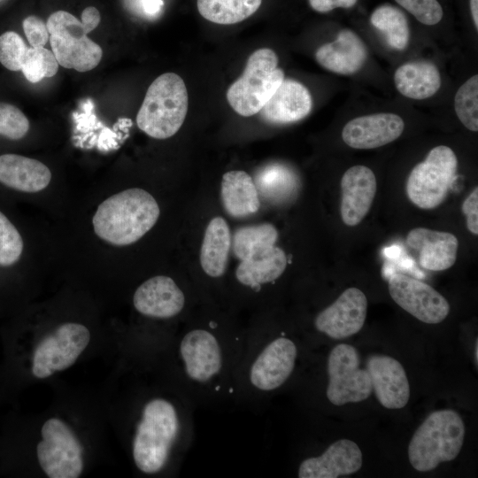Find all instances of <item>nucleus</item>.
<instances>
[{
    "label": "nucleus",
    "mask_w": 478,
    "mask_h": 478,
    "mask_svg": "<svg viewBox=\"0 0 478 478\" xmlns=\"http://www.w3.org/2000/svg\"><path fill=\"white\" fill-rule=\"evenodd\" d=\"M245 328L227 318L189 320L166 349L169 377L195 406L232 403Z\"/></svg>",
    "instance_id": "f257e3e1"
},
{
    "label": "nucleus",
    "mask_w": 478,
    "mask_h": 478,
    "mask_svg": "<svg viewBox=\"0 0 478 478\" xmlns=\"http://www.w3.org/2000/svg\"><path fill=\"white\" fill-rule=\"evenodd\" d=\"M195 408L176 384L142 402L131 438L132 459L141 474H161L181 464L194 440Z\"/></svg>",
    "instance_id": "f03ea898"
},
{
    "label": "nucleus",
    "mask_w": 478,
    "mask_h": 478,
    "mask_svg": "<svg viewBox=\"0 0 478 478\" xmlns=\"http://www.w3.org/2000/svg\"><path fill=\"white\" fill-rule=\"evenodd\" d=\"M298 358L299 347L295 339L262 317L258 318L245 328L232 403L260 408L291 380Z\"/></svg>",
    "instance_id": "7ed1b4c3"
},
{
    "label": "nucleus",
    "mask_w": 478,
    "mask_h": 478,
    "mask_svg": "<svg viewBox=\"0 0 478 478\" xmlns=\"http://www.w3.org/2000/svg\"><path fill=\"white\" fill-rule=\"evenodd\" d=\"M160 210L156 199L139 188L114 194L97 207L92 220L95 234L116 246L132 244L156 224Z\"/></svg>",
    "instance_id": "20e7f679"
},
{
    "label": "nucleus",
    "mask_w": 478,
    "mask_h": 478,
    "mask_svg": "<svg viewBox=\"0 0 478 478\" xmlns=\"http://www.w3.org/2000/svg\"><path fill=\"white\" fill-rule=\"evenodd\" d=\"M464 436L465 425L456 411L433 412L411 438L409 461L417 471H431L440 463L456 459L463 445Z\"/></svg>",
    "instance_id": "39448f33"
},
{
    "label": "nucleus",
    "mask_w": 478,
    "mask_h": 478,
    "mask_svg": "<svg viewBox=\"0 0 478 478\" xmlns=\"http://www.w3.org/2000/svg\"><path fill=\"white\" fill-rule=\"evenodd\" d=\"M188 106L189 96L183 80L174 73H163L148 88L136 124L152 138H169L182 126Z\"/></svg>",
    "instance_id": "423d86ee"
},
{
    "label": "nucleus",
    "mask_w": 478,
    "mask_h": 478,
    "mask_svg": "<svg viewBox=\"0 0 478 478\" xmlns=\"http://www.w3.org/2000/svg\"><path fill=\"white\" fill-rule=\"evenodd\" d=\"M277 66L278 57L269 48L251 53L243 74L227 91V100L236 113L250 117L260 112L284 80Z\"/></svg>",
    "instance_id": "0eeeda50"
},
{
    "label": "nucleus",
    "mask_w": 478,
    "mask_h": 478,
    "mask_svg": "<svg viewBox=\"0 0 478 478\" xmlns=\"http://www.w3.org/2000/svg\"><path fill=\"white\" fill-rule=\"evenodd\" d=\"M49 41L58 64L84 73L96 67L103 57L101 47L92 41L80 19L66 11H57L46 22Z\"/></svg>",
    "instance_id": "6e6552de"
},
{
    "label": "nucleus",
    "mask_w": 478,
    "mask_h": 478,
    "mask_svg": "<svg viewBox=\"0 0 478 478\" xmlns=\"http://www.w3.org/2000/svg\"><path fill=\"white\" fill-rule=\"evenodd\" d=\"M36 446L40 467L50 478H77L84 468L83 446L71 427L63 420L48 419L41 428Z\"/></svg>",
    "instance_id": "1a4fd4ad"
},
{
    "label": "nucleus",
    "mask_w": 478,
    "mask_h": 478,
    "mask_svg": "<svg viewBox=\"0 0 478 478\" xmlns=\"http://www.w3.org/2000/svg\"><path fill=\"white\" fill-rule=\"evenodd\" d=\"M458 159L448 146L433 148L426 159L409 174L406 192L409 199L421 209H433L445 199L455 177Z\"/></svg>",
    "instance_id": "9d476101"
},
{
    "label": "nucleus",
    "mask_w": 478,
    "mask_h": 478,
    "mask_svg": "<svg viewBox=\"0 0 478 478\" xmlns=\"http://www.w3.org/2000/svg\"><path fill=\"white\" fill-rule=\"evenodd\" d=\"M90 342L89 328L78 322H65L45 335L32 357V373L46 379L72 366Z\"/></svg>",
    "instance_id": "9b49d317"
},
{
    "label": "nucleus",
    "mask_w": 478,
    "mask_h": 478,
    "mask_svg": "<svg viewBox=\"0 0 478 478\" xmlns=\"http://www.w3.org/2000/svg\"><path fill=\"white\" fill-rule=\"evenodd\" d=\"M327 374L326 397L334 405L361 402L372 393L369 374L359 367L358 353L350 344L340 343L330 351Z\"/></svg>",
    "instance_id": "f8f14e48"
},
{
    "label": "nucleus",
    "mask_w": 478,
    "mask_h": 478,
    "mask_svg": "<svg viewBox=\"0 0 478 478\" xmlns=\"http://www.w3.org/2000/svg\"><path fill=\"white\" fill-rule=\"evenodd\" d=\"M132 303L140 315L150 320L169 321L184 314L189 300L174 279L155 275L136 288Z\"/></svg>",
    "instance_id": "ddd939ff"
},
{
    "label": "nucleus",
    "mask_w": 478,
    "mask_h": 478,
    "mask_svg": "<svg viewBox=\"0 0 478 478\" xmlns=\"http://www.w3.org/2000/svg\"><path fill=\"white\" fill-rule=\"evenodd\" d=\"M389 292L397 305L424 323H440L449 314L450 305L443 296L406 274H393L389 280Z\"/></svg>",
    "instance_id": "4468645a"
},
{
    "label": "nucleus",
    "mask_w": 478,
    "mask_h": 478,
    "mask_svg": "<svg viewBox=\"0 0 478 478\" xmlns=\"http://www.w3.org/2000/svg\"><path fill=\"white\" fill-rule=\"evenodd\" d=\"M366 312V295L358 288H349L315 316L313 327L332 339H343L362 328Z\"/></svg>",
    "instance_id": "2eb2a0df"
},
{
    "label": "nucleus",
    "mask_w": 478,
    "mask_h": 478,
    "mask_svg": "<svg viewBox=\"0 0 478 478\" xmlns=\"http://www.w3.org/2000/svg\"><path fill=\"white\" fill-rule=\"evenodd\" d=\"M362 466V452L356 443L340 439L321 454L302 459L297 467L299 478H336L358 472Z\"/></svg>",
    "instance_id": "dca6fc26"
},
{
    "label": "nucleus",
    "mask_w": 478,
    "mask_h": 478,
    "mask_svg": "<svg viewBox=\"0 0 478 478\" xmlns=\"http://www.w3.org/2000/svg\"><path fill=\"white\" fill-rule=\"evenodd\" d=\"M404 128L405 123L400 116L375 113L357 117L347 122L343 128L342 138L354 149H374L397 140Z\"/></svg>",
    "instance_id": "f3484780"
},
{
    "label": "nucleus",
    "mask_w": 478,
    "mask_h": 478,
    "mask_svg": "<svg viewBox=\"0 0 478 478\" xmlns=\"http://www.w3.org/2000/svg\"><path fill=\"white\" fill-rule=\"evenodd\" d=\"M372 389L380 404L388 409H401L410 398V386L399 361L386 355H372L366 362Z\"/></svg>",
    "instance_id": "a211bd4d"
},
{
    "label": "nucleus",
    "mask_w": 478,
    "mask_h": 478,
    "mask_svg": "<svg viewBox=\"0 0 478 478\" xmlns=\"http://www.w3.org/2000/svg\"><path fill=\"white\" fill-rule=\"evenodd\" d=\"M340 213L343 223L354 227L368 213L376 193V178L365 166H354L341 180Z\"/></svg>",
    "instance_id": "6ab92c4d"
},
{
    "label": "nucleus",
    "mask_w": 478,
    "mask_h": 478,
    "mask_svg": "<svg viewBox=\"0 0 478 478\" xmlns=\"http://www.w3.org/2000/svg\"><path fill=\"white\" fill-rule=\"evenodd\" d=\"M406 243L418 252L420 265L428 270L449 269L457 258L459 240L449 232L416 227L409 231Z\"/></svg>",
    "instance_id": "aec40b11"
},
{
    "label": "nucleus",
    "mask_w": 478,
    "mask_h": 478,
    "mask_svg": "<svg viewBox=\"0 0 478 478\" xmlns=\"http://www.w3.org/2000/svg\"><path fill=\"white\" fill-rule=\"evenodd\" d=\"M317 62L333 73L351 75L359 71L367 58V49L352 30L343 28L331 42L321 45L315 53Z\"/></svg>",
    "instance_id": "412c9836"
},
{
    "label": "nucleus",
    "mask_w": 478,
    "mask_h": 478,
    "mask_svg": "<svg viewBox=\"0 0 478 478\" xmlns=\"http://www.w3.org/2000/svg\"><path fill=\"white\" fill-rule=\"evenodd\" d=\"M312 107V96L302 83L283 80L259 113L271 124H289L305 118Z\"/></svg>",
    "instance_id": "4be33fe9"
},
{
    "label": "nucleus",
    "mask_w": 478,
    "mask_h": 478,
    "mask_svg": "<svg viewBox=\"0 0 478 478\" xmlns=\"http://www.w3.org/2000/svg\"><path fill=\"white\" fill-rule=\"evenodd\" d=\"M51 173L41 161L17 154L0 156V182L12 189L36 193L48 187Z\"/></svg>",
    "instance_id": "5701e85b"
},
{
    "label": "nucleus",
    "mask_w": 478,
    "mask_h": 478,
    "mask_svg": "<svg viewBox=\"0 0 478 478\" xmlns=\"http://www.w3.org/2000/svg\"><path fill=\"white\" fill-rule=\"evenodd\" d=\"M287 267V257L282 249L275 246L266 256L258 259L241 260L235 272L239 286L254 294L276 281Z\"/></svg>",
    "instance_id": "b1692460"
},
{
    "label": "nucleus",
    "mask_w": 478,
    "mask_h": 478,
    "mask_svg": "<svg viewBox=\"0 0 478 478\" xmlns=\"http://www.w3.org/2000/svg\"><path fill=\"white\" fill-rule=\"evenodd\" d=\"M231 243L227 221L213 218L206 227L200 250V265L208 277L220 279L225 274Z\"/></svg>",
    "instance_id": "393cba45"
},
{
    "label": "nucleus",
    "mask_w": 478,
    "mask_h": 478,
    "mask_svg": "<svg viewBox=\"0 0 478 478\" xmlns=\"http://www.w3.org/2000/svg\"><path fill=\"white\" fill-rule=\"evenodd\" d=\"M220 195L226 212L242 218L257 212L260 206L256 185L244 171H229L223 174Z\"/></svg>",
    "instance_id": "a878e982"
},
{
    "label": "nucleus",
    "mask_w": 478,
    "mask_h": 478,
    "mask_svg": "<svg viewBox=\"0 0 478 478\" xmlns=\"http://www.w3.org/2000/svg\"><path fill=\"white\" fill-rule=\"evenodd\" d=\"M394 82L404 96L421 100L438 91L441 76L436 65L427 60H417L399 66L395 72Z\"/></svg>",
    "instance_id": "bb28decb"
},
{
    "label": "nucleus",
    "mask_w": 478,
    "mask_h": 478,
    "mask_svg": "<svg viewBox=\"0 0 478 478\" xmlns=\"http://www.w3.org/2000/svg\"><path fill=\"white\" fill-rule=\"evenodd\" d=\"M277 239L278 231L273 224L242 227L234 234L233 251L240 260L258 259L274 250Z\"/></svg>",
    "instance_id": "cd10ccee"
},
{
    "label": "nucleus",
    "mask_w": 478,
    "mask_h": 478,
    "mask_svg": "<svg viewBox=\"0 0 478 478\" xmlns=\"http://www.w3.org/2000/svg\"><path fill=\"white\" fill-rule=\"evenodd\" d=\"M371 25L386 38L388 44L396 50H404L410 39V27L404 11L393 4H384L376 7L369 18Z\"/></svg>",
    "instance_id": "c85d7f7f"
},
{
    "label": "nucleus",
    "mask_w": 478,
    "mask_h": 478,
    "mask_svg": "<svg viewBox=\"0 0 478 478\" xmlns=\"http://www.w3.org/2000/svg\"><path fill=\"white\" fill-rule=\"evenodd\" d=\"M262 0H197L199 13L205 19L220 25L241 22L260 7Z\"/></svg>",
    "instance_id": "c756f323"
},
{
    "label": "nucleus",
    "mask_w": 478,
    "mask_h": 478,
    "mask_svg": "<svg viewBox=\"0 0 478 478\" xmlns=\"http://www.w3.org/2000/svg\"><path fill=\"white\" fill-rule=\"evenodd\" d=\"M253 181L259 197L274 201L289 192L293 175L287 167L271 164L260 168Z\"/></svg>",
    "instance_id": "7c9ffc66"
},
{
    "label": "nucleus",
    "mask_w": 478,
    "mask_h": 478,
    "mask_svg": "<svg viewBox=\"0 0 478 478\" xmlns=\"http://www.w3.org/2000/svg\"><path fill=\"white\" fill-rule=\"evenodd\" d=\"M455 112L469 130H478V75H473L458 89L454 97Z\"/></svg>",
    "instance_id": "2f4dec72"
},
{
    "label": "nucleus",
    "mask_w": 478,
    "mask_h": 478,
    "mask_svg": "<svg viewBox=\"0 0 478 478\" xmlns=\"http://www.w3.org/2000/svg\"><path fill=\"white\" fill-rule=\"evenodd\" d=\"M58 66L51 50L44 47H29L23 60L21 71L28 81L35 83L45 77L54 76L58 70Z\"/></svg>",
    "instance_id": "473e14b6"
},
{
    "label": "nucleus",
    "mask_w": 478,
    "mask_h": 478,
    "mask_svg": "<svg viewBox=\"0 0 478 478\" xmlns=\"http://www.w3.org/2000/svg\"><path fill=\"white\" fill-rule=\"evenodd\" d=\"M23 239L8 218L0 212V266L15 264L23 251Z\"/></svg>",
    "instance_id": "72a5a7b5"
},
{
    "label": "nucleus",
    "mask_w": 478,
    "mask_h": 478,
    "mask_svg": "<svg viewBox=\"0 0 478 478\" xmlns=\"http://www.w3.org/2000/svg\"><path fill=\"white\" fill-rule=\"evenodd\" d=\"M28 48L19 34L13 31L2 34L0 35V63L8 70H21Z\"/></svg>",
    "instance_id": "f704fd0d"
},
{
    "label": "nucleus",
    "mask_w": 478,
    "mask_h": 478,
    "mask_svg": "<svg viewBox=\"0 0 478 478\" xmlns=\"http://www.w3.org/2000/svg\"><path fill=\"white\" fill-rule=\"evenodd\" d=\"M402 9L413 16L420 23L434 26L440 23L444 11L439 0H394Z\"/></svg>",
    "instance_id": "c9c22d12"
},
{
    "label": "nucleus",
    "mask_w": 478,
    "mask_h": 478,
    "mask_svg": "<svg viewBox=\"0 0 478 478\" xmlns=\"http://www.w3.org/2000/svg\"><path fill=\"white\" fill-rule=\"evenodd\" d=\"M29 130V121L16 106L0 103V135L12 140L23 138Z\"/></svg>",
    "instance_id": "e433bc0d"
},
{
    "label": "nucleus",
    "mask_w": 478,
    "mask_h": 478,
    "mask_svg": "<svg viewBox=\"0 0 478 478\" xmlns=\"http://www.w3.org/2000/svg\"><path fill=\"white\" fill-rule=\"evenodd\" d=\"M25 35L33 48L44 47L49 41L46 23L37 16L30 15L22 23Z\"/></svg>",
    "instance_id": "4c0bfd02"
},
{
    "label": "nucleus",
    "mask_w": 478,
    "mask_h": 478,
    "mask_svg": "<svg viewBox=\"0 0 478 478\" xmlns=\"http://www.w3.org/2000/svg\"><path fill=\"white\" fill-rule=\"evenodd\" d=\"M461 210L466 216L468 230L478 235V188L475 187L464 200Z\"/></svg>",
    "instance_id": "58836bf2"
},
{
    "label": "nucleus",
    "mask_w": 478,
    "mask_h": 478,
    "mask_svg": "<svg viewBox=\"0 0 478 478\" xmlns=\"http://www.w3.org/2000/svg\"><path fill=\"white\" fill-rule=\"evenodd\" d=\"M358 2V0H308L310 7L319 13L330 12L335 9H350Z\"/></svg>",
    "instance_id": "ea45409f"
},
{
    "label": "nucleus",
    "mask_w": 478,
    "mask_h": 478,
    "mask_svg": "<svg viewBox=\"0 0 478 478\" xmlns=\"http://www.w3.org/2000/svg\"><path fill=\"white\" fill-rule=\"evenodd\" d=\"M101 15L94 6L86 7L81 12V23L89 32L94 30L100 23Z\"/></svg>",
    "instance_id": "a19ab883"
},
{
    "label": "nucleus",
    "mask_w": 478,
    "mask_h": 478,
    "mask_svg": "<svg viewBox=\"0 0 478 478\" xmlns=\"http://www.w3.org/2000/svg\"><path fill=\"white\" fill-rule=\"evenodd\" d=\"M141 4L146 14L154 16L160 12L163 0H141Z\"/></svg>",
    "instance_id": "79ce46f5"
},
{
    "label": "nucleus",
    "mask_w": 478,
    "mask_h": 478,
    "mask_svg": "<svg viewBox=\"0 0 478 478\" xmlns=\"http://www.w3.org/2000/svg\"><path fill=\"white\" fill-rule=\"evenodd\" d=\"M470 15L476 30H478V0H468Z\"/></svg>",
    "instance_id": "37998d69"
},
{
    "label": "nucleus",
    "mask_w": 478,
    "mask_h": 478,
    "mask_svg": "<svg viewBox=\"0 0 478 478\" xmlns=\"http://www.w3.org/2000/svg\"><path fill=\"white\" fill-rule=\"evenodd\" d=\"M477 342L478 341L475 342V348H474V359H475V365L476 366L478 364V361H477L478 360V354H477L478 353V351H478V345H477Z\"/></svg>",
    "instance_id": "c03bdc74"
}]
</instances>
